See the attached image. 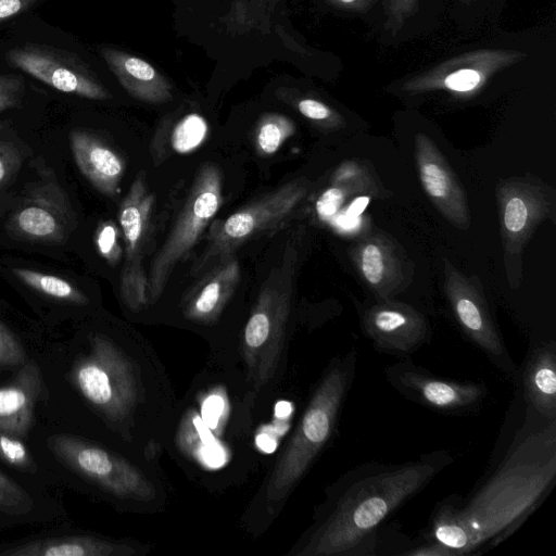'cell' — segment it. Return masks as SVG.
<instances>
[{"mask_svg":"<svg viewBox=\"0 0 556 556\" xmlns=\"http://www.w3.org/2000/svg\"><path fill=\"white\" fill-rule=\"evenodd\" d=\"M253 397L229 363L207 356L177 400L162 447L195 486L223 494L258 469Z\"/></svg>","mask_w":556,"mask_h":556,"instance_id":"1","label":"cell"},{"mask_svg":"<svg viewBox=\"0 0 556 556\" xmlns=\"http://www.w3.org/2000/svg\"><path fill=\"white\" fill-rule=\"evenodd\" d=\"M71 378L113 447L159 459L177 399L164 364L143 338L90 333Z\"/></svg>","mask_w":556,"mask_h":556,"instance_id":"2","label":"cell"},{"mask_svg":"<svg viewBox=\"0 0 556 556\" xmlns=\"http://www.w3.org/2000/svg\"><path fill=\"white\" fill-rule=\"evenodd\" d=\"M453 462L445 451L401 464L366 463L325 489L312 523L288 556L375 555L382 522Z\"/></svg>","mask_w":556,"mask_h":556,"instance_id":"3","label":"cell"},{"mask_svg":"<svg viewBox=\"0 0 556 556\" xmlns=\"http://www.w3.org/2000/svg\"><path fill=\"white\" fill-rule=\"evenodd\" d=\"M356 362L357 352L352 350L328 363L295 427L243 510L240 525L248 534L258 536L270 528L329 443L352 387Z\"/></svg>","mask_w":556,"mask_h":556,"instance_id":"4","label":"cell"},{"mask_svg":"<svg viewBox=\"0 0 556 556\" xmlns=\"http://www.w3.org/2000/svg\"><path fill=\"white\" fill-rule=\"evenodd\" d=\"M517 437L493 475L462 504L482 544L513 534L547 495L556 477V420Z\"/></svg>","mask_w":556,"mask_h":556,"instance_id":"5","label":"cell"},{"mask_svg":"<svg viewBox=\"0 0 556 556\" xmlns=\"http://www.w3.org/2000/svg\"><path fill=\"white\" fill-rule=\"evenodd\" d=\"M295 254L287 248L258 290L248 316L222 356L244 380L257 420L281 386L291 339V313ZM211 356V355H208Z\"/></svg>","mask_w":556,"mask_h":556,"instance_id":"6","label":"cell"},{"mask_svg":"<svg viewBox=\"0 0 556 556\" xmlns=\"http://www.w3.org/2000/svg\"><path fill=\"white\" fill-rule=\"evenodd\" d=\"M0 64L64 97L89 101L113 98L86 46L37 12L0 31Z\"/></svg>","mask_w":556,"mask_h":556,"instance_id":"7","label":"cell"},{"mask_svg":"<svg viewBox=\"0 0 556 556\" xmlns=\"http://www.w3.org/2000/svg\"><path fill=\"white\" fill-rule=\"evenodd\" d=\"M54 456L118 508L139 515L167 507L169 488L159 459L135 456L71 434L48 439Z\"/></svg>","mask_w":556,"mask_h":556,"instance_id":"8","label":"cell"},{"mask_svg":"<svg viewBox=\"0 0 556 556\" xmlns=\"http://www.w3.org/2000/svg\"><path fill=\"white\" fill-rule=\"evenodd\" d=\"M223 205V174L212 163L200 166L184 205L148 271V306L161 299L175 266L186 258Z\"/></svg>","mask_w":556,"mask_h":556,"instance_id":"9","label":"cell"},{"mask_svg":"<svg viewBox=\"0 0 556 556\" xmlns=\"http://www.w3.org/2000/svg\"><path fill=\"white\" fill-rule=\"evenodd\" d=\"M307 191L306 180L294 179L255 199L225 219L211 222L206 248L193 264L192 273L207 270L231 256L243 243L281 226Z\"/></svg>","mask_w":556,"mask_h":556,"instance_id":"10","label":"cell"},{"mask_svg":"<svg viewBox=\"0 0 556 556\" xmlns=\"http://www.w3.org/2000/svg\"><path fill=\"white\" fill-rule=\"evenodd\" d=\"M154 201L155 195L148 188L146 174L140 172L118 210V223L125 244L121 296L126 308L132 314H140L149 307L148 274L143 269L142 258Z\"/></svg>","mask_w":556,"mask_h":556,"instance_id":"11","label":"cell"},{"mask_svg":"<svg viewBox=\"0 0 556 556\" xmlns=\"http://www.w3.org/2000/svg\"><path fill=\"white\" fill-rule=\"evenodd\" d=\"M240 278V264L231 255L210 267L179 302V318L208 339V355H218L225 348L223 321Z\"/></svg>","mask_w":556,"mask_h":556,"instance_id":"12","label":"cell"},{"mask_svg":"<svg viewBox=\"0 0 556 556\" xmlns=\"http://www.w3.org/2000/svg\"><path fill=\"white\" fill-rule=\"evenodd\" d=\"M383 374L403 396L442 414H468L477 409L488 394L483 382L439 378L408 358L390 364Z\"/></svg>","mask_w":556,"mask_h":556,"instance_id":"13","label":"cell"},{"mask_svg":"<svg viewBox=\"0 0 556 556\" xmlns=\"http://www.w3.org/2000/svg\"><path fill=\"white\" fill-rule=\"evenodd\" d=\"M527 54L509 49H478L447 59L410 77L403 84L408 92L446 90L471 93L503 70L522 61Z\"/></svg>","mask_w":556,"mask_h":556,"instance_id":"14","label":"cell"},{"mask_svg":"<svg viewBox=\"0 0 556 556\" xmlns=\"http://www.w3.org/2000/svg\"><path fill=\"white\" fill-rule=\"evenodd\" d=\"M447 295L454 314L466 334L491 362L507 375L516 374V365L495 328L486 304L472 287L448 274Z\"/></svg>","mask_w":556,"mask_h":556,"instance_id":"15","label":"cell"},{"mask_svg":"<svg viewBox=\"0 0 556 556\" xmlns=\"http://www.w3.org/2000/svg\"><path fill=\"white\" fill-rule=\"evenodd\" d=\"M364 331L381 353L407 358L430 339L426 319L404 305H378L363 316Z\"/></svg>","mask_w":556,"mask_h":556,"instance_id":"16","label":"cell"},{"mask_svg":"<svg viewBox=\"0 0 556 556\" xmlns=\"http://www.w3.org/2000/svg\"><path fill=\"white\" fill-rule=\"evenodd\" d=\"M152 545L132 539L66 535L29 541L0 552L2 556H144Z\"/></svg>","mask_w":556,"mask_h":556,"instance_id":"17","label":"cell"},{"mask_svg":"<svg viewBox=\"0 0 556 556\" xmlns=\"http://www.w3.org/2000/svg\"><path fill=\"white\" fill-rule=\"evenodd\" d=\"M419 175L427 193L441 212L457 227L468 226L466 201L451 168L432 142L421 134L416 137Z\"/></svg>","mask_w":556,"mask_h":556,"instance_id":"18","label":"cell"},{"mask_svg":"<svg viewBox=\"0 0 556 556\" xmlns=\"http://www.w3.org/2000/svg\"><path fill=\"white\" fill-rule=\"evenodd\" d=\"M43 393L39 366L33 359L25 362L13 380L0 388V432L26 439Z\"/></svg>","mask_w":556,"mask_h":556,"instance_id":"19","label":"cell"},{"mask_svg":"<svg viewBox=\"0 0 556 556\" xmlns=\"http://www.w3.org/2000/svg\"><path fill=\"white\" fill-rule=\"evenodd\" d=\"M97 50L109 71L131 97L149 103L172 100L169 81L147 61L106 45L99 46Z\"/></svg>","mask_w":556,"mask_h":556,"instance_id":"20","label":"cell"},{"mask_svg":"<svg viewBox=\"0 0 556 556\" xmlns=\"http://www.w3.org/2000/svg\"><path fill=\"white\" fill-rule=\"evenodd\" d=\"M70 139L75 163L85 178L102 194L116 197L125 173L124 160L90 132L73 130Z\"/></svg>","mask_w":556,"mask_h":556,"instance_id":"21","label":"cell"},{"mask_svg":"<svg viewBox=\"0 0 556 556\" xmlns=\"http://www.w3.org/2000/svg\"><path fill=\"white\" fill-rule=\"evenodd\" d=\"M47 193L40 190L13 214L9 229L18 238L39 242H61L65 238L67 214Z\"/></svg>","mask_w":556,"mask_h":556,"instance_id":"22","label":"cell"},{"mask_svg":"<svg viewBox=\"0 0 556 556\" xmlns=\"http://www.w3.org/2000/svg\"><path fill=\"white\" fill-rule=\"evenodd\" d=\"M522 387L529 408L545 420H556V346L554 341L540 344L531 352L522 372Z\"/></svg>","mask_w":556,"mask_h":556,"instance_id":"23","label":"cell"},{"mask_svg":"<svg viewBox=\"0 0 556 556\" xmlns=\"http://www.w3.org/2000/svg\"><path fill=\"white\" fill-rule=\"evenodd\" d=\"M427 541L437 542L451 549L454 556H465L482 543L466 517L462 504L450 496L440 503L430 521Z\"/></svg>","mask_w":556,"mask_h":556,"instance_id":"24","label":"cell"},{"mask_svg":"<svg viewBox=\"0 0 556 556\" xmlns=\"http://www.w3.org/2000/svg\"><path fill=\"white\" fill-rule=\"evenodd\" d=\"M13 275L24 285L49 298L78 305H86L88 298L70 281L28 268H12Z\"/></svg>","mask_w":556,"mask_h":556,"instance_id":"25","label":"cell"},{"mask_svg":"<svg viewBox=\"0 0 556 556\" xmlns=\"http://www.w3.org/2000/svg\"><path fill=\"white\" fill-rule=\"evenodd\" d=\"M294 131V123L286 115L264 114L258 119L254 131V146L257 154L262 156L275 154Z\"/></svg>","mask_w":556,"mask_h":556,"instance_id":"26","label":"cell"},{"mask_svg":"<svg viewBox=\"0 0 556 556\" xmlns=\"http://www.w3.org/2000/svg\"><path fill=\"white\" fill-rule=\"evenodd\" d=\"M35 88L26 76L0 64V114L22 109Z\"/></svg>","mask_w":556,"mask_h":556,"instance_id":"27","label":"cell"},{"mask_svg":"<svg viewBox=\"0 0 556 556\" xmlns=\"http://www.w3.org/2000/svg\"><path fill=\"white\" fill-rule=\"evenodd\" d=\"M34 508L29 494L10 477L0 472V513L25 515Z\"/></svg>","mask_w":556,"mask_h":556,"instance_id":"28","label":"cell"},{"mask_svg":"<svg viewBox=\"0 0 556 556\" xmlns=\"http://www.w3.org/2000/svg\"><path fill=\"white\" fill-rule=\"evenodd\" d=\"M0 459L23 472L34 473L37 465L22 439L0 432Z\"/></svg>","mask_w":556,"mask_h":556,"instance_id":"29","label":"cell"},{"mask_svg":"<svg viewBox=\"0 0 556 556\" xmlns=\"http://www.w3.org/2000/svg\"><path fill=\"white\" fill-rule=\"evenodd\" d=\"M121 230L112 220L102 222L96 231V245L100 255L115 266L122 257Z\"/></svg>","mask_w":556,"mask_h":556,"instance_id":"30","label":"cell"},{"mask_svg":"<svg viewBox=\"0 0 556 556\" xmlns=\"http://www.w3.org/2000/svg\"><path fill=\"white\" fill-rule=\"evenodd\" d=\"M531 207L528 201L520 195L510 197L504 206L503 223L506 231L511 236H520L531 219Z\"/></svg>","mask_w":556,"mask_h":556,"instance_id":"31","label":"cell"},{"mask_svg":"<svg viewBox=\"0 0 556 556\" xmlns=\"http://www.w3.org/2000/svg\"><path fill=\"white\" fill-rule=\"evenodd\" d=\"M26 353L12 331L0 321V369L24 365Z\"/></svg>","mask_w":556,"mask_h":556,"instance_id":"32","label":"cell"},{"mask_svg":"<svg viewBox=\"0 0 556 556\" xmlns=\"http://www.w3.org/2000/svg\"><path fill=\"white\" fill-rule=\"evenodd\" d=\"M418 9V0H384L386 28L395 35Z\"/></svg>","mask_w":556,"mask_h":556,"instance_id":"33","label":"cell"},{"mask_svg":"<svg viewBox=\"0 0 556 556\" xmlns=\"http://www.w3.org/2000/svg\"><path fill=\"white\" fill-rule=\"evenodd\" d=\"M361 268L371 285H379L384 276L386 261L383 251L375 243L364 247L361 256Z\"/></svg>","mask_w":556,"mask_h":556,"instance_id":"34","label":"cell"},{"mask_svg":"<svg viewBox=\"0 0 556 556\" xmlns=\"http://www.w3.org/2000/svg\"><path fill=\"white\" fill-rule=\"evenodd\" d=\"M47 0H0V31L21 17L34 13Z\"/></svg>","mask_w":556,"mask_h":556,"instance_id":"35","label":"cell"},{"mask_svg":"<svg viewBox=\"0 0 556 556\" xmlns=\"http://www.w3.org/2000/svg\"><path fill=\"white\" fill-rule=\"evenodd\" d=\"M22 154L12 142L0 141V189L18 170Z\"/></svg>","mask_w":556,"mask_h":556,"instance_id":"36","label":"cell"},{"mask_svg":"<svg viewBox=\"0 0 556 556\" xmlns=\"http://www.w3.org/2000/svg\"><path fill=\"white\" fill-rule=\"evenodd\" d=\"M295 106L303 116L314 122L332 123L338 119L332 109L317 99H299Z\"/></svg>","mask_w":556,"mask_h":556,"instance_id":"37","label":"cell"},{"mask_svg":"<svg viewBox=\"0 0 556 556\" xmlns=\"http://www.w3.org/2000/svg\"><path fill=\"white\" fill-rule=\"evenodd\" d=\"M343 192L333 187L326 190L316 203V210L320 217L328 218L337 213L343 202Z\"/></svg>","mask_w":556,"mask_h":556,"instance_id":"38","label":"cell"},{"mask_svg":"<svg viewBox=\"0 0 556 556\" xmlns=\"http://www.w3.org/2000/svg\"><path fill=\"white\" fill-rule=\"evenodd\" d=\"M331 5L345 11H363L375 0H327Z\"/></svg>","mask_w":556,"mask_h":556,"instance_id":"39","label":"cell"},{"mask_svg":"<svg viewBox=\"0 0 556 556\" xmlns=\"http://www.w3.org/2000/svg\"><path fill=\"white\" fill-rule=\"evenodd\" d=\"M369 203V198L368 197H359L357 199H355L351 205L349 206L348 211L345 212V214L350 217H359L361 214L365 211V208L367 207Z\"/></svg>","mask_w":556,"mask_h":556,"instance_id":"40","label":"cell"},{"mask_svg":"<svg viewBox=\"0 0 556 556\" xmlns=\"http://www.w3.org/2000/svg\"><path fill=\"white\" fill-rule=\"evenodd\" d=\"M337 220L338 225L341 226L342 228L353 229L359 224L361 218L350 217L344 213L340 215Z\"/></svg>","mask_w":556,"mask_h":556,"instance_id":"41","label":"cell"},{"mask_svg":"<svg viewBox=\"0 0 556 556\" xmlns=\"http://www.w3.org/2000/svg\"><path fill=\"white\" fill-rule=\"evenodd\" d=\"M460 1L466 4H470V3L475 2L476 0H460Z\"/></svg>","mask_w":556,"mask_h":556,"instance_id":"42","label":"cell"},{"mask_svg":"<svg viewBox=\"0 0 556 556\" xmlns=\"http://www.w3.org/2000/svg\"><path fill=\"white\" fill-rule=\"evenodd\" d=\"M2 127H3V124H2V123H0V129H1Z\"/></svg>","mask_w":556,"mask_h":556,"instance_id":"43","label":"cell"},{"mask_svg":"<svg viewBox=\"0 0 556 556\" xmlns=\"http://www.w3.org/2000/svg\"><path fill=\"white\" fill-rule=\"evenodd\" d=\"M75 1H80V0H75Z\"/></svg>","mask_w":556,"mask_h":556,"instance_id":"44","label":"cell"}]
</instances>
